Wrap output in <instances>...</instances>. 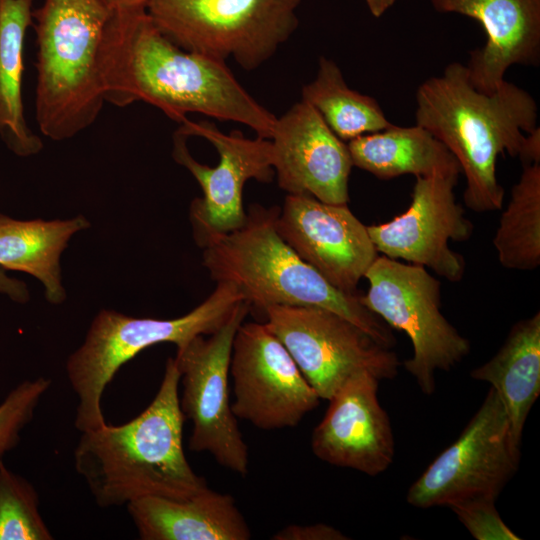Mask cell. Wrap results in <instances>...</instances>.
<instances>
[{"label":"cell","mask_w":540,"mask_h":540,"mask_svg":"<svg viewBox=\"0 0 540 540\" xmlns=\"http://www.w3.org/2000/svg\"><path fill=\"white\" fill-rule=\"evenodd\" d=\"M99 72L105 102L151 104L185 122L200 113L249 126L270 139L277 117L238 82L225 61L172 43L144 10H114L104 31Z\"/></svg>","instance_id":"1"},{"label":"cell","mask_w":540,"mask_h":540,"mask_svg":"<svg viewBox=\"0 0 540 540\" xmlns=\"http://www.w3.org/2000/svg\"><path fill=\"white\" fill-rule=\"evenodd\" d=\"M415 120L458 161L467 182L464 203L475 212L502 208L499 155L518 157L522 164L540 162L535 99L506 80L491 93L480 91L461 63L449 64L418 87Z\"/></svg>","instance_id":"2"},{"label":"cell","mask_w":540,"mask_h":540,"mask_svg":"<svg viewBox=\"0 0 540 540\" xmlns=\"http://www.w3.org/2000/svg\"><path fill=\"white\" fill-rule=\"evenodd\" d=\"M180 373L168 358L152 402L132 420L82 432L74 466L102 508L144 497L186 499L209 488L186 459Z\"/></svg>","instance_id":"3"},{"label":"cell","mask_w":540,"mask_h":540,"mask_svg":"<svg viewBox=\"0 0 540 540\" xmlns=\"http://www.w3.org/2000/svg\"><path fill=\"white\" fill-rule=\"evenodd\" d=\"M279 210L252 204L241 227L195 237L211 278L234 285L251 309L263 312L273 305L327 309L391 349L396 339L390 327L361 303L360 295L335 288L282 239L276 228Z\"/></svg>","instance_id":"4"},{"label":"cell","mask_w":540,"mask_h":540,"mask_svg":"<svg viewBox=\"0 0 540 540\" xmlns=\"http://www.w3.org/2000/svg\"><path fill=\"white\" fill-rule=\"evenodd\" d=\"M113 8L108 0H44L36 21L35 118L54 141L91 126L105 103L101 43Z\"/></svg>","instance_id":"5"},{"label":"cell","mask_w":540,"mask_h":540,"mask_svg":"<svg viewBox=\"0 0 540 540\" xmlns=\"http://www.w3.org/2000/svg\"><path fill=\"white\" fill-rule=\"evenodd\" d=\"M242 300V293L234 285L217 283L199 306L174 319L99 311L84 342L66 361L67 378L78 398L75 427L82 433L106 423L102 395L122 365L150 346L173 343L179 349L198 335L214 333Z\"/></svg>","instance_id":"6"},{"label":"cell","mask_w":540,"mask_h":540,"mask_svg":"<svg viewBox=\"0 0 540 540\" xmlns=\"http://www.w3.org/2000/svg\"><path fill=\"white\" fill-rule=\"evenodd\" d=\"M300 1L148 0L146 12L183 50L254 70L294 33Z\"/></svg>","instance_id":"7"},{"label":"cell","mask_w":540,"mask_h":540,"mask_svg":"<svg viewBox=\"0 0 540 540\" xmlns=\"http://www.w3.org/2000/svg\"><path fill=\"white\" fill-rule=\"evenodd\" d=\"M364 277L361 303L410 339L413 355L403 366L421 391H435L436 371H449L470 352V342L441 312V283L423 266L378 255Z\"/></svg>","instance_id":"8"},{"label":"cell","mask_w":540,"mask_h":540,"mask_svg":"<svg viewBox=\"0 0 540 540\" xmlns=\"http://www.w3.org/2000/svg\"><path fill=\"white\" fill-rule=\"evenodd\" d=\"M172 156L203 191L190 206L195 237L241 227L244 184L249 179L269 183L275 176L269 139H249L240 131L225 134L208 121L183 122L173 136Z\"/></svg>","instance_id":"9"},{"label":"cell","mask_w":540,"mask_h":540,"mask_svg":"<svg viewBox=\"0 0 540 540\" xmlns=\"http://www.w3.org/2000/svg\"><path fill=\"white\" fill-rule=\"evenodd\" d=\"M250 310L242 300L217 331L194 337L174 358L182 385L180 409L192 423L189 449L208 452L241 476L249 471V451L231 407L229 368L236 331Z\"/></svg>","instance_id":"10"},{"label":"cell","mask_w":540,"mask_h":540,"mask_svg":"<svg viewBox=\"0 0 540 540\" xmlns=\"http://www.w3.org/2000/svg\"><path fill=\"white\" fill-rule=\"evenodd\" d=\"M266 326L288 350L320 399L329 400L350 378L370 373L393 379L397 355L341 315L314 306L273 305Z\"/></svg>","instance_id":"11"},{"label":"cell","mask_w":540,"mask_h":540,"mask_svg":"<svg viewBox=\"0 0 540 540\" xmlns=\"http://www.w3.org/2000/svg\"><path fill=\"white\" fill-rule=\"evenodd\" d=\"M520 447L499 395L490 388L456 441L410 486L406 500L425 509L476 497L497 499L519 468Z\"/></svg>","instance_id":"12"},{"label":"cell","mask_w":540,"mask_h":540,"mask_svg":"<svg viewBox=\"0 0 540 540\" xmlns=\"http://www.w3.org/2000/svg\"><path fill=\"white\" fill-rule=\"evenodd\" d=\"M229 373L233 380V413L259 429L296 427L321 400L265 323L239 326Z\"/></svg>","instance_id":"13"},{"label":"cell","mask_w":540,"mask_h":540,"mask_svg":"<svg viewBox=\"0 0 540 540\" xmlns=\"http://www.w3.org/2000/svg\"><path fill=\"white\" fill-rule=\"evenodd\" d=\"M459 176L416 177L408 209L392 220L367 226L378 253L432 269L450 282L462 280L464 257L449 241L470 239L474 226L456 202Z\"/></svg>","instance_id":"14"},{"label":"cell","mask_w":540,"mask_h":540,"mask_svg":"<svg viewBox=\"0 0 540 540\" xmlns=\"http://www.w3.org/2000/svg\"><path fill=\"white\" fill-rule=\"evenodd\" d=\"M276 228L282 239L335 288L354 294L378 252L365 226L347 204L325 203L309 194H288Z\"/></svg>","instance_id":"15"},{"label":"cell","mask_w":540,"mask_h":540,"mask_svg":"<svg viewBox=\"0 0 540 540\" xmlns=\"http://www.w3.org/2000/svg\"><path fill=\"white\" fill-rule=\"evenodd\" d=\"M272 165L279 187L309 194L330 204H347L353 167L347 143L320 114L301 100L277 118L270 137Z\"/></svg>","instance_id":"16"},{"label":"cell","mask_w":540,"mask_h":540,"mask_svg":"<svg viewBox=\"0 0 540 540\" xmlns=\"http://www.w3.org/2000/svg\"><path fill=\"white\" fill-rule=\"evenodd\" d=\"M378 382L370 373L358 374L328 400V409L311 435V449L318 459L369 476L392 464L393 431L378 400Z\"/></svg>","instance_id":"17"},{"label":"cell","mask_w":540,"mask_h":540,"mask_svg":"<svg viewBox=\"0 0 540 540\" xmlns=\"http://www.w3.org/2000/svg\"><path fill=\"white\" fill-rule=\"evenodd\" d=\"M441 13H458L478 21L485 45L470 53L466 65L475 88L491 93L515 64L537 65L540 59V0H430Z\"/></svg>","instance_id":"18"},{"label":"cell","mask_w":540,"mask_h":540,"mask_svg":"<svg viewBox=\"0 0 540 540\" xmlns=\"http://www.w3.org/2000/svg\"><path fill=\"white\" fill-rule=\"evenodd\" d=\"M127 510L142 540H249L250 527L230 494L210 488L186 498L144 497Z\"/></svg>","instance_id":"19"},{"label":"cell","mask_w":540,"mask_h":540,"mask_svg":"<svg viewBox=\"0 0 540 540\" xmlns=\"http://www.w3.org/2000/svg\"><path fill=\"white\" fill-rule=\"evenodd\" d=\"M83 215L65 220H18L0 213V267L38 279L47 301H65L60 259L72 236L90 227Z\"/></svg>","instance_id":"20"},{"label":"cell","mask_w":540,"mask_h":540,"mask_svg":"<svg viewBox=\"0 0 540 540\" xmlns=\"http://www.w3.org/2000/svg\"><path fill=\"white\" fill-rule=\"evenodd\" d=\"M353 166L380 179L411 174L459 176L461 168L448 148L427 129L392 125L347 143Z\"/></svg>","instance_id":"21"},{"label":"cell","mask_w":540,"mask_h":540,"mask_svg":"<svg viewBox=\"0 0 540 540\" xmlns=\"http://www.w3.org/2000/svg\"><path fill=\"white\" fill-rule=\"evenodd\" d=\"M499 395L515 440L540 394V312L515 323L497 353L470 373Z\"/></svg>","instance_id":"22"},{"label":"cell","mask_w":540,"mask_h":540,"mask_svg":"<svg viewBox=\"0 0 540 540\" xmlns=\"http://www.w3.org/2000/svg\"><path fill=\"white\" fill-rule=\"evenodd\" d=\"M33 0H0V138L18 157L38 154L42 139L24 114V40L32 25Z\"/></svg>","instance_id":"23"},{"label":"cell","mask_w":540,"mask_h":540,"mask_svg":"<svg viewBox=\"0 0 540 540\" xmlns=\"http://www.w3.org/2000/svg\"><path fill=\"white\" fill-rule=\"evenodd\" d=\"M301 95L344 142L393 125L377 100L349 88L338 65L326 57H320L317 75Z\"/></svg>","instance_id":"24"},{"label":"cell","mask_w":540,"mask_h":540,"mask_svg":"<svg viewBox=\"0 0 540 540\" xmlns=\"http://www.w3.org/2000/svg\"><path fill=\"white\" fill-rule=\"evenodd\" d=\"M500 264L531 271L540 265V162L523 164L493 238Z\"/></svg>","instance_id":"25"},{"label":"cell","mask_w":540,"mask_h":540,"mask_svg":"<svg viewBox=\"0 0 540 540\" xmlns=\"http://www.w3.org/2000/svg\"><path fill=\"white\" fill-rule=\"evenodd\" d=\"M33 485L0 459V540H51Z\"/></svg>","instance_id":"26"},{"label":"cell","mask_w":540,"mask_h":540,"mask_svg":"<svg viewBox=\"0 0 540 540\" xmlns=\"http://www.w3.org/2000/svg\"><path fill=\"white\" fill-rule=\"evenodd\" d=\"M51 386V380L38 377L13 388L0 403V459L20 442L21 432L31 422L35 410Z\"/></svg>","instance_id":"27"},{"label":"cell","mask_w":540,"mask_h":540,"mask_svg":"<svg viewBox=\"0 0 540 540\" xmlns=\"http://www.w3.org/2000/svg\"><path fill=\"white\" fill-rule=\"evenodd\" d=\"M495 500L488 497L464 499L448 506L476 540H519L502 520Z\"/></svg>","instance_id":"28"},{"label":"cell","mask_w":540,"mask_h":540,"mask_svg":"<svg viewBox=\"0 0 540 540\" xmlns=\"http://www.w3.org/2000/svg\"><path fill=\"white\" fill-rule=\"evenodd\" d=\"M271 539L273 540H346L349 539L340 530L324 524L317 523L313 525H288L277 533Z\"/></svg>","instance_id":"29"},{"label":"cell","mask_w":540,"mask_h":540,"mask_svg":"<svg viewBox=\"0 0 540 540\" xmlns=\"http://www.w3.org/2000/svg\"><path fill=\"white\" fill-rule=\"evenodd\" d=\"M0 293L17 303H27L30 300V292L27 285L21 280L8 276L1 267Z\"/></svg>","instance_id":"30"},{"label":"cell","mask_w":540,"mask_h":540,"mask_svg":"<svg viewBox=\"0 0 540 540\" xmlns=\"http://www.w3.org/2000/svg\"><path fill=\"white\" fill-rule=\"evenodd\" d=\"M148 0H108L114 10H144Z\"/></svg>","instance_id":"31"},{"label":"cell","mask_w":540,"mask_h":540,"mask_svg":"<svg viewBox=\"0 0 540 540\" xmlns=\"http://www.w3.org/2000/svg\"><path fill=\"white\" fill-rule=\"evenodd\" d=\"M396 0H366L369 11L374 17L382 16Z\"/></svg>","instance_id":"32"}]
</instances>
